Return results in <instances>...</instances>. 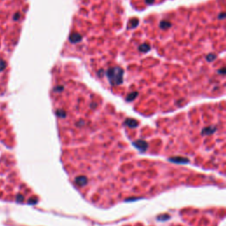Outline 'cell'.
<instances>
[{"instance_id":"obj_1","label":"cell","mask_w":226,"mask_h":226,"mask_svg":"<svg viewBox=\"0 0 226 226\" xmlns=\"http://www.w3.org/2000/svg\"><path fill=\"white\" fill-rule=\"evenodd\" d=\"M108 77L111 82H113L114 84H118L120 82L122 78V70L119 68L111 69L108 72Z\"/></svg>"}]
</instances>
